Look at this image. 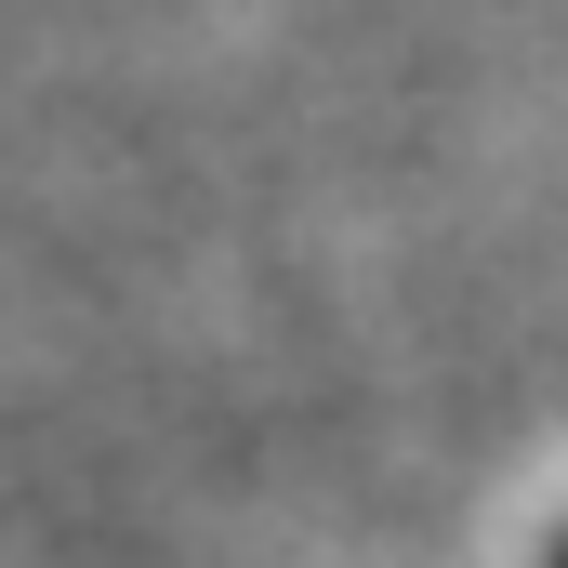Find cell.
Returning a JSON list of instances; mask_svg holds the SVG:
<instances>
[{"label": "cell", "instance_id": "1", "mask_svg": "<svg viewBox=\"0 0 568 568\" xmlns=\"http://www.w3.org/2000/svg\"><path fill=\"white\" fill-rule=\"evenodd\" d=\"M542 568H568V529H556V556H542Z\"/></svg>", "mask_w": 568, "mask_h": 568}]
</instances>
